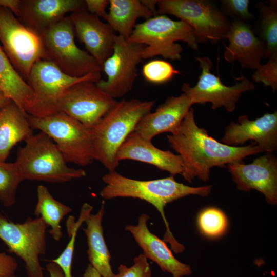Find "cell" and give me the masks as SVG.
<instances>
[{
	"mask_svg": "<svg viewBox=\"0 0 277 277\" xmlns=\"http://www.w3.org/2000/svg\"><path fill=\"white\" fill-rule=\"evenodd\" d=\"M168 143L183 163L182 176L188 182L197 177L207 182L212 168L244 162L245 157L263 152L254 143L245 146H230L209 136L196 124L194 109L190 108L180 127L167 135Z\"/></svg>",
	"mask_w": 277,
	"mask_h": 277,
	"instance_id": "cell-1",
	"label": "cell"
},
{
	"mask_svg": "<svg viewBox=\"0 0 277 277\" xmlns=\"http://www.w3.org/2000/svg\"><path fill=\"white\" fill-rule=\"evenodd\" d=\"M238 190L255 189L269 204H277V159L272 153L256 158L249 164L236 162L227 165Z\"/></svg>",
	"mask_w": 277,
	"mask_h": 277,
	"instance_id": "cell-15",
	"label": "cell"
},
{
	"mask_svg": "<svg viewBox=\"0 0 277 277\" xmlns=\"http://www.w3.org/2000/svg\"><path fill=\"white\" fill-rule=\"evenodd\" d=\"M117 101L91 81H82L70 87L55 104L61 112L92 128L116 104Z\"/></svg>",
	"mask_w": 277,
	"mask_h": 277,
	"instance_id": "cell-12",
	"label": "cell"
},
{
	"mask_svg": "<svg viewBox=\"0 0 277 277\" xmlns=\"http://www.w3.org/2000/svg\"><path fill=\"white\" fill-rule=\"evenodd\" d=\"M149 219L148 214L142 213L136 225H126L125 230L132 235L147 259L156 263L162 271L169 272L173 277L190 275V266L177 260L166 242L150 231L147 226Z\"/></svg>",
	"mask_w": 277,
	"mask_h": 277,
	"instance_id": "cell-19",
	"label": "cell"
},
{
	"mask_svg": "<svg viewBox=\"0 0 277 277\" xmlns=\"http://www.w3.org/2000/svg\"><path fill=\"white\" fill-rule=\"evenodd\" d=\"M23 181L15 162L0 161V201L6 207L13 205L20 183Z\"/></svg>",
	"mask_w": 277,
	"mask_h": 277,
	"instance_id": "cell-30",
	"label": "cell"
},
{
	"mask_svg": "<svg viewBox=\"0 0 277 277\" xmlns=\"http://www.w3.org/2000/svg\"><path fill=\"white\" fill-rule=\"evenodd\" d=\"M83 277H102L97 271L90 264L88 265L83 274Z\"/></svg>",
	"mask_w": 277,
	"mask_h": 277,
	"instance_id": "cell-41",
	"label": "cell"
},
{
	"mask_svg": "<svg viewBox=\"0 0 277 277\" xmlns=\"http://www.w3.org/2000/svg\"><path fill=\"white\" fill-rule=\"evenodd\" d=\"M104 201L95 214H90L85 222L83 230L87 237V254L90 264L102 277H116L110 264L111 255L103 234L102 220L104 214Z\"/></svg>",
	"mask_w": 277,
	"mask_h": 277,
	"instance_id": "cell-25",
	"label": "cell"
},
{
	"mask_svg": "<svg viewBox=\"0 0 277 277\" xmlns=\"http://www.w3.org/2000/svg\"><path fill=\"white\" fill-rule=\"evenodd\" d=\"M75 35L102 67L113 53L116 35L107 23L87 10L69 15Z\"/></svg>",
	"mask_w": 277,
	"mask_h": 277,
	"instance_id": "cell-17",
	"label": "cell"
},
{
	"mask_svg": "<svg viewBox=\"0 0 277 277\" xmlns=\"http://www.w3.org/2000/svg\"><path fill=\"white\" fill-rule=\"evenodd\" d=\"M196 58L202 69L199 81L193 87L184 83L182 87V92L190 97L192 104L211 103L213 109L223 107L231 112L235 110L243 93L255 89L254 83L247 78H243L240 82L233 86L224 85L219 77L211 73L212 62L209 58Z\"/></svg>",
	"mask_w": 277,
	"mask_h": 277,
	"instance_id": "cell-13",
	"label": "cell"
},
{
	"mask_svg": "<svg viewBox=\"0 0 277 277\" xmlns=\"http://www.w3.org/2000/svg\"><path fill=\"white\" fill-rule=\"evenodd\" d=\"M197 225L202 234L215 239L222 236L228 228V219L221 209L210 207L202 210L198 214Z\"/></svg>",
	"mask_w": 277,
	"mask_h": 277,
	"instance_id": "cell-31",
	"label": "cell"
},
{
	"mask_svg": "<svg viewBox=\"0 0 277 277\" xmlns=\"http://www.w3.org/2000/svg\"><path fill=\"white\" fill-rule=\"evenodd\" d=\"M142 4L145 6L153 14V16L158 15V11L156 6L158 1L155 0H142L141 1Z\"/></svg>",
	"mask_w": 277,
	"mask_h": 277,
	"instance_id": "cell-40",
	"label": "cell"
},
{
	"mask_svg": "<svg viewBox=\"0 0 277 277\" xmlns=\"http://www.w3.org/2000/svg\"><path fill=\"white\" fill-rule=\"evenodd\" d=\"M252 78L255 82L262 83L265 87H270L275 93L277 90V54L270 57L266 64H261Z\"/></svg>",
	"mask_w": 277,
	"mask_h": 277,
	"instance_id": "cell-33",
	"label": "cell"
},
{
	"mask_svg": "<svg viewBox=\"0 0 277 277\" xmlns=\"http://www.w3.org/2000/svg\"><path fill=\"white\" fill-rule=\"evenodd\" d=\"M74 35L69 16H66L41 33L45 60L73 77H82L91 73H101L102 68L95 59L76 46Z\"/></svg>",
	"mask_w": 277,
	"mask_h": 277,
	"instance_id": "cell-7",
	"label": "cell"
},
{
	"mask_svg": "<svg viewBox=\"0 0 277 277\" xmlns=\"http://www.w3.org/2000/svg\"><path fill=\"white\" fill-rule=\"evenodd\" d=\"M18 149L16 160L23 181L64 183L84 177V169L69 167L53 141L40 132Z\"/></svg>",
	"mask_w": 277,
	"mask_h": 277,
	"instance_id": "cell-4",
	"label": "cell"
},
{
	"mask_svg": "<svg viewBox=\"0 0 277 277\" xmlns=\"http://www.w3.org/2000/svg\"><path fill=\"white\" fill-rule=\"evenodd\" d=\"M20 0H0V7L11 10L17 17L19 12Z\"/></svg>",
	"mask_w": 277,
	"mask_h": 277,
	"instance_id": "cell-38",
	"label": "cell"
},
{
	"mask_svg": "<svg viewBox=\"0 0 277 277\" xmlns=\"http://www.w3.org/2000/svg\"><path fill=\"white\" fill-rule=\"evenodd\" d=\"M179 73L170 63L159 59L149 61L142 68L144 77L148 82L153 84L167 82Z\"/></svg>",
	"mask_w": 277,
	"mask_h": 277,
	"instance_id": "cell-32",
	"label": "cell"
},
{
	"mask_svg": "<svg viewBox=\"0 0 277 277\" xmlns=\"http://www.w3.org/2000/svg\"><path fill=\"white\" fill-rule=\"evenodd\" d=\"M251 140L263 151L272 153L277 149V112L266 113L254 120L247 115L239 117L238 122H231L225 129L221 143L238 147Z\"/></svg>",
	"mask_w": 277,
	"mask_h": 277,
	"instance_id": "cell-16",
	"label": "cell"
},
{
	"mask_svg": "<svg viewBox=\"0 0 277 277\" xmlns=\"http://www.w3.org/2000/svg\"><path fill=\"white\" fill-rule=\"evenodd\" d=\"M92 209L93 207L91 205L84 203L81 208L77 221L74 222V218L72 217L73 216H70V219L67 221L66 226L70 237L69 241L61 254L57 258L51 261L61 267L65 277H73L71 268L77 233L82 224L91 214Z\"/></svg>",
	"mask_w": 277,
	"mask_h": 277,
	"instance_id": "cell-29",
	"label": "cell"
},
{
	"mask_svg": "<svg viewBox=\"0 0 277 277\" xmlns=\"http://www.w3.org/2000/svg\"><path fill=\"white\" fill-rule=\"evenodd\" d=\"M116 156L118 162L131 160L152 165L172 176H182L184 173L183 161L179 154L157 148L152 141L143 138L134 131L121 146Z\"/></svg>",
	"mask_w": 277,
	"mask_h": 277,
	"instance_id": "cell-21",
	"label": "cell"
},
{
	"mask_svg": "<svg viewBox=\"0 0 277 277\" xmlns=\"http://www.w3.org/2000/svg\"><path fill=\"white\" fill-rule=\"evenodd\" d=\"M158 14H171L194 30L197 43L226 39L231 23L213 2L206 0H160Z\"/></svg>",
	"mask_w": 277,
	"mask_h": 277,
	"instance_id": "cell-8",
	"label": "cell"
},
{
	"mask_svg": "<svg viewBox=\"0 0 277 277\" xmlns=\"http://www.w3.org/2000/svg\"><path fill=\"white\" fill-rule=\"evenodd\" d=\"M27 117L32 128L53 141L67 163L86 166L94 160L92 128L61 112L41 117L27 114Z\"/></svg>",
	"mask_w": 277,
	"mask_h": 277,
	"instance_id": "cell-6",
	"label": "cell"
},
{
	"mask_svg": "<svg viewBox=\"0 0 277 277\" xmlns=\"http://www.w3.org/2000/svg\"><path fill=\"white\" fill-rule=\"evenodd\" d=\"M27 114L12 101L0 110V161L6 162L17 143L33 134Z\"/></svg>",
	"mask_w": 277,
	"mask_h": 277,
	"instance_id": "cell-24",
	"label": "cell"
},
{
	"mask_svg": "<svg viewBox=\"0 0 277 277\" xmlns=\"http://www.w3.org/2000/svg\"><path fill=\"white\" fill-rule=\"evenodd\" d=\"M222 11L228 17L230 16L246 23L255 18L248 10L249 0H222L221 1Z\"/></svg>",
	"mask_w": 277,
	"mask_h": 277,
	"instance_id": "cell-34",
	"label": "cell"
},
{
	"mask_svg": "<svg viewBox=\"0 0 277 277\" xmlns=\"http://www.w3.org/2000/svg\"><path fill=\"white\" fill-rule=\"evenodd\" d=\"M226 39L224 58L227 62L238 61L243 68L256 70L266 51L265 43L256 35L249 23L236 19L231 23Z\"/></svg>",
	"mask_w": 277,
	"mask_h": 277,
	"instance_id": "cell-22",
	"label": "cell"
},
{
	"mask_svg": "<svg viewBox=\"0 0 277 277\" xmlns=\"http://www.w3.org/2000/svg\"><path fill=\"white\" fill-rule=\"evenodd\" d=\"M37 201L34 214L40 217L50 227L49 234L56 242L61 240L63 232L61 226L62 219L72 209L55 199L44 185H38L36 189Z\"/></svg>",
	"mask_w": 277,
	"mask_h": 277,
	"instance_id": "cell-27",
	"label": "cell"
},
{
	"mask_svg": "<svg viewBox=\"0 0 277 277\" xmlns=\"http://www.w3.org/2000/svg\"><path fill=\"white\" fill-rule=\"evenodd\" d=\"M87 10L82 0H20L18 19L39 35L69 12Z\"/></svg>",
	"mask_w": 277,
	"mask_h": 277,
	"instance_id": "cell-18",
	"label": "cell"
},
{
	"mask_svg": "<svg viewBox=\"0 0 277 277\" xmlns=\"http://www.w3.org/2000/svg\"><path fill=\"white\" fill-rule=\"evenodd\" d=\"M87 10L91 14L106 21L108 13L106 9L109 5V0H85Z\"/></svg>",
	"mask_w": 277,
	"mask_h": 277,
	"instance_id": "cell-37",
	"label": "cell"
},
{
	"mask_svg": "<svg viewBox=\"0 0 277 277\" xmlns=\"http://www.w3.org/2000/svg\"><path fill=\"white\" fill-rule=\"evenodd\" d=\"M101 79V72L91 73L82 77L70 76L51 62L43 59L33 65L27 82L36 96L42 117H45L56 112V102L70 87L80 82L96 83Z\"/></svg>",
	"mask_w": 277,
	"mask_h": 277,
	"instance_id": "cell-14",
	"label": "cell"
},
{
	"mask_svg": "<svg viewBox=\"0 0 277 277\" xmlns=\"http://www.w3.org/2000/svg\"><path fill=\"white\" fill-rule=\"evenodd\" d=\"M276 1H270L268 5L262 2L256 4L260 14L256 31L258 37L266 45L265 58L277 54Z\"/></svg>",
	"mask_w": 277,
	"mask_h": 277,
	"instance_id": "cell-28",
	"label": "cell"
},
{
	"mask_svg": "<svg viewBox=\"0 0 277 277\" xmlns=\"http://www.w3.org/2000/svg\"><path fill=\"white\" fill-rule=\"evenodd\" d=\"M109 5L107 23L118 35L126 39L131 35L138 18L147 19L153 16L139 0H109Z\"/></svg>",
	"mask_w": 277,
	"mask_h": 277,
	"instance_id": "cell-26",
	"label": "cell"
},
{
	"mask_svg": "<svg viewBox=\"0 0 277 277\" xmlns=\"http://www.w3.org/2000/svg\"><path fill=\"white\" fill-rule=\"evenodd\" d=\"M0 89L26 113L41 117L36 96L29 85L13 67L0 45Z\"/></svg>",
	"mask_w": 277,
	"mask_h": 277,
	"instance_id": "cell-23",
	"label": "cell"
},
{
	"mask_svg": "<svg viewBox=\"0 0 277 277\" xmlns=\"http://www.w3.org/2000/svg\"><path fill=\"white\" fill-rule=\"evenodd\" d=\"M145 47L116 35L113 53L102 67L107 80L101 79L96 85L114 99L129 92L137 76V66L144 60Z\"/></svg>",
	"mask_w": 277,
	"mask_h": 277,
	"instance_id": "cell-11",
	"label": "cell"
},
{
	"mask_svg": "<svg viewBox=\"0 0 277 277\" xmlns=\"http://www.w3.org/2000/svg\"><path fill=\"white\" fill-rule=\"evenodd\" d=\"M10 101L0 89V110L7 105Z\"/></svg>",
	"mask_w": 277,
	"mask_h": 277,
	"instance_id": "cell-42",
	"label": "cell"
},
{
	"mask_svg": "<svg viewBox=\"0 0 277 277\" xmlns=\"http://www.w3.org/2000/svg\"><path fill=\"white\" fill-rule=\"evenodd\" d=\"M193 105L186 94L170 96L153 112L145 115L138 123L134 131L143 138L152 141L162 133H174Z\"/></svg>",
	"mask_w": 277,
	"mask_h": 277,
	"instance_id": "cell-20",
	"label": "cell"
},
{
	"mask_svg": "<svg viewBox=\"0 0 277 277\" xmlns=\"http://www.w3.org/2000/svg\"><path fill=\"white\" fill-rule=\"evenodd\" d=\"M154 103L153 100L137 98L117 101L92 128L94 160L109 172L115 171L119 166L116 156L120 147Z\"/></svg>",
	"mask_w": 277,
	"mask_h": 277,
	"instance_id": "cell-3",
	"label": "cell"
},
{
	"mask_svg": "<svg viewBox=\"0 0 277 277\" xmlns=\"http://www.w3.org/2000/svg\"><path fill=\"white\" fill-rule=\"evenodd\" d=\"M18 268L16 259L4 252H0V275H14Z\"/></svg>",
	"mask_w": 277,
	"mask_h": 277,
	"instance_id": "cell-36",
	"label": "cell"
},
{
	"mask_svg": "<svg viewBox=\"0 0 277 277\" xmlns=\"http://www.w3.org/2000/svg\"><path fill=\"white\" fill-rule=\"evenodd\" d=\"M50 277H65L61 267L56 263L51 261L46 265Z\"/></svg>",
	"mask_w": 277,
	"mask_h": 277,
	"instance_id": "cell-39",
	"label": "cell"
},
{
	"mask_svg": "<svg viewBox=\"0 0 277 277\" xmlns=\"http://www.w3.org/2000/svg\"><path fill=\"white\" fill-rule=\"evenodd\" d=\"M47 228L40 217L16 223L0 214V239L23 261L28 277H45L39 258L46 252Z\"/></svg>",
	"mask_w": 277,
	"mask_h": 277,
	"instance_id": "cell-9",
	"label": "cell"
},
{
	"mask_svg": "<svg viewBox=\"0 0 277 277\" xmlns=\"http://www.w3.org/2000/svg\"><path fill=\"white\" fill-rule=\"evenodd\" d=\"M133 261V264L130 267L120 264L116 277H152L151 268L143 253L135 256Z\"/></svg>",
	"mask_w": 277,
	"mask_h": 277,
	"instance_id": "cell-35",
	"label": "cell"
},
{
	"mask_svg": "<svg viewBox=\"0 0 277 277\" xmlns=\"http://www.w3.org/2000/svg\"><path fill=\"white\" fill-rule=\"evenodd\" d=\"M127 40L145 46L143 60L161 55L166 59L179 60L183 48L176 41L186 43L198 49L194 30L182 21H173L165 15H158L135 25Z\"/></svg>",
	"mask_w": 277,
	"mask_h": 277,
	"instance_id": "cell-5",
	"label": "cell"
},
{
	"mask_svg": "<svg viewBox=\"0 0 277 277\" xmlns=\"http://www.w3.org/2000/svg\"><path fill=\"white\" fill-rule=\"evenodd\" d=\"M0 42L11 64L27 81L33 65L46 59L41 36L24 25L9 9L0 7Z\"/></svg>",
	"mask_w": 277,
	"mask_h": 277,
	"instance_id": "cell-10",
	"label": "cell"
},
{
	"mask_svg": "<svg viewBox=\"0 0 277 277\" xmlns=\"http://www.w3.org/2000/svg\"><path fill=\"white\" fill-rule=\"evenodd\" d=\"M102 180L105 186L100 194L105 200L116 197H132L145 201L153 205L160 213L166 226L164 241L170 244L176 253L182 252L185 247L179 243L170 230L165 215L164 208L168 203L179 199L196 195L208 196L211 185L191 187L177 182L174 176L152 180L141 181L125 177L115 171L104 175Z\"/></svg>",
	"mask_w": 277,
	"mask_h": 277,
	"instance_id": "cell-2",
	"label": "cell"
},
{
	"mask_svg": "<svg viewBox=\"0 0 277 277\" xmlns=\"http://www.w3.org/2000/svg\"><path fill=\"white\" fill-rule=\"evenodd\" d=\"M0 277H17V276H16L15 275H13V276H6L0 275Z\"/></svg>",
	"mask_w": 277,
	"mask_h": 277,
	"instance_id": "cell-43",
	"label": "cell"
}]
</instances>
